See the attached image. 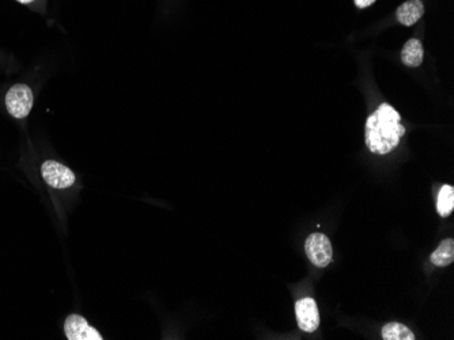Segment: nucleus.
<instances>
[{
	"instance_id": "obj_6",
	"label": "nucleus",
	"mask_w": 454,
	"mask_h": 340,
	"mask_svg": "<svg viewBox=\"0 0 454 340\" xmlns=\"http://www.w3.org/2000/svg\"><path fill=\"white\" fill-rule=\"evenodd\" d=\"M64 332L70 340H102L101 334L79 315H71L64 323Z\"/></svg>"
},
{
	"instance_id": "obj_5",
	"label": "nucleus",
	"mask_w": 454,
	"mask_h": 340,
	"mask_svg": "<svg viewBox=\"0 0 454 340\" xmlns=\"http://www.w3.org/2000/svg\"><path fill=\"white\" fill-rule=\"evenodd\" d=\"M295 313L298 326L305 332H315L319 326L317 304L313 298L306 297L297 301Z\"/></svg>"
},
{
	"instance_id": "obj_10",
	"label": "nucleus",
	"mask_w": 454,
	"mask_h": 340,
	"mask_svg": "<svg viewBox=\"0 0 454 340\" xmlns=\"http://www.w3.org/2000/svg\"><path fill=\"white\" fill-rule=\"evenodd\" d=\"M454 209V189L451 184L442 186L438 194L437 212L441 217H449Z\"/></svg>"
},
{
	"instance_id": "obj_4",
	"label": "nucleus",
	"mask_w": 454,
	"mask_h": 340,
	"mask_svg": "<svg viewBox=\"0 0 454 340\" xmlns=\"http://www.w3.org/2000/svg\"><path fill=\"white\" fill-rule=\"evenodd\" d=\"M41 175L50 187L60 190L71 187L77 180V176L72 171L55 160L44 162V164L41 166Z\"/></svg>"
},
{
	"instance_id": "obj_11",
	"label": "nucleus",
	"mask_w": 454,
	"mask_h": 340,
	"mask_svg": "<svg viewBox=\"0 0 454 340\" xmlns=\"http://www.w3.org/2000/svg\"><path fill=\"white\" fill-rule=\"evenodd\" d=\"M384 340H415V335L408 327L400 323H389L382 328Z\"/></svg>"
},
{
	"instance_id": "obj_9",
	"label": "nucleus",
	"mask_w": 454,
	"mask_h": 340,
	"mask_svg": "<svg viewBox=\"0 0 454 340\" xmlns=\"http://www.w3.org/2000/svg\"><path fill=\"white\" fill-rule=\"evenodd\" d=\"M454 260V240L446 239L444 240L440 247L433 253L431 263L438 267H446L452 264Z\"/></svg>"
},
{
	"instance_id": "obj_1",
	"label": "nucleus",
	"mask_w": 454,
	"mask_h": 340,
	"mask_svg": "<svg viewBox=\"0 0 454 340\" xmlns=\"http://www.w3.org/2000/svg\"><path fill=\"white\" fill-rule=\"evenodd\" d=\"M406 134L400 114L388 103H382L366 121V145L373 153L392 152Z\"/></svg>"
},
{
	"instance_id": "obj_12",
	"label": "nucleus",
	"mask_w": 454,
	"mask_h": 340,
	"mask_svg": "<svg viewBox=\"0 0 454 340\" xmlns=\"http://www.w3.org/2000/svg\"><path fill=\"white\" fill-rule=\"evenodd\" d=\"M354 1H355V4H357L358 8H366V7L371 6L375 0H354Z\"/></svg>"
},
{
	"instance_id": "obj_2",
	"label": "nucleus",
	"mask_w": 454,
	"mask_h": 340,
	"mask_svg": "<svg viewBox=\"0 0 454 340\" xmlns=\"http://www.w3.org/2000/svg\"><path fill=\"white\" fill-rule=\"evenodd\" d=\"M6 107L14 118H25L33 107V92L26 85H12L6 95Z\"/></svg>"
},
{
	"instance_id": "obj_13",
	"label": "nucleus",
	"mask_w": 454,
	"mask_h": 340,
	"mask_svg": "<svg viewBox=\"0 0 454 340\" xmlns=\"http://www.w3.org/2000/svg\"><path fill=\"white\" fill-rule=\"evenodd\" d=\"M17 1H19V3H23V4H28V3H32L33 0H17Z\"/></svg>"
},
{
	"instance_id": "obj_8",
	"label": "nucleus",
	"mask_w": 454,
	"mask_h": 340,
	"mask_svg": "<svg viewBox=\"0 0 454 340\" xmlns=\"http://www.w3.org/2000/svg\"><path fill=\"white\" fill-rule=\"evenodd\" d=\"M423 57H424V50H423V45L419 40L411 39L406 43L402 50V60L407 67L412 68L419 67L423 63Z\"/></svg>"
},
{
	"instance_id": "obj_3",
	"label": "nucleus",
	"mask_w": 454,
	"mask_h": 340,
	"mask_svg": "<svg viewBox=\"0 0 454 340\" xmlns=\"http://www.w3.org/2000/svg\"><path fill=\"white\" fill-rule=\"evenodd\" d=\"M305 253L317 267H326L332 262L333 250L329 239L322 233H312L305 242Z\"/></svg>"
},
{
	"instance_id": "obj_7",
	"label": "nucleus",
	"mask_w": 454,
	"mask_h": 340,
	"mask_svg": "<svg viewBox=\"0 0 454 340\" xmlns=\"http://www.w3.org/2000/svg\"><path fill=\"white\" fill-rule=\"evenodd\" d=\"M424 14V4L420 0H407L403 3L397 11L396 18L404 26L415 25Z\"/></svg>"
}]
</instances>
